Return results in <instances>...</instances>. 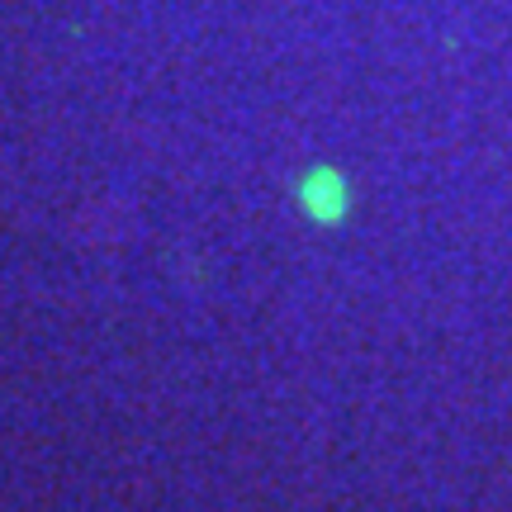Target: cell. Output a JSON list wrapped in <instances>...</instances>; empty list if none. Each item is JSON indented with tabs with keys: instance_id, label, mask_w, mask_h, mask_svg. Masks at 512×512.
Instances as JSON below:
<instances>
[{
	"instance_id": "cell-1",
	"label": "cell",
	"mask_w": 512,
	"mask_h": 512,
	"mask_svg": "<svg viewBox=\"0 0 512 512\" xmlns=\"http://www.w3.org/2000/svg\"><path fill=\"white\" fill-rule=\"evenodd\" d=\"M294 195L304 204V214H313L318 223H337L347 214V181H342V171H332V166H313Z\"/></svg>"
}]
</instances>
